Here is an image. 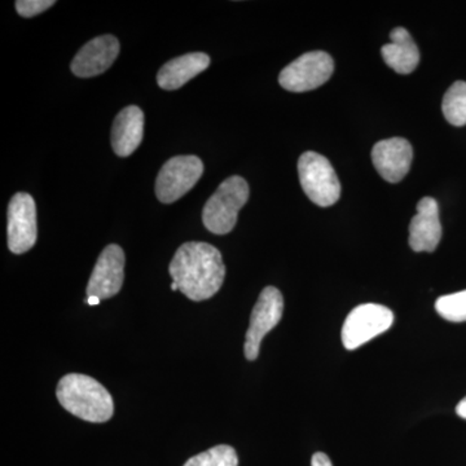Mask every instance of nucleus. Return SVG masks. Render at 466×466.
Here are the masks:
<instances>
[{"mask_svg": "<svg viewBox=\"0 0 466 466\" xmlns=\"http://www.w3.org/2000/svg\"><path fill=\"white\" fill-rule=\"evenodd\" d=\"M413 149L403 137L381 140L373 147L372 161L377 173L389 183H400L412 165Z\"/></svg>", "mask_w": 466, "mask_h": 466, "instance_id": "11", "label": "nucleus"}, {"mask_svg": "<svg viewBox=\"0 0 466 466\" xmlns=\"http://www.w3.org/2000/svg\"><path fill=\"white\" fill-rule=\"evenodd\" d=\"M435 309L441 318L452 323L466 321V290L441 297L435 302Z\"/></svg>", "mask_w": 466, "mask_h": 466, "instance_id": "19", "label": "nucleus"}, {"mask_svg": "<svg viewBox=\"0 0 466 466\" xmlns=\"http://www.w3.org/2000/svg\"><path fill=\"white\" fill-rule=\"evenodd\" d=\"M383 60L400 75H410L419 66L420 51L410 32L395 27L390 33V43L381 48Z\"/></svg>", "mask_w": 466, "mask_h": 466, "instance_id": "16", "label": "nucleus"}, {"mask_svg": "<svg viewBox=\"0 0 466 466\" xmlns=\"http://www.w3.org/2000/svg\"><path fill=\"white\" fill-rule=\"evenodd\" d=\"M441 238L440 207L431 198H424L417 204V214L410 223V247L416 253L437 249Z\"/></svg>", "mask_w": 466, "mask_h": 466, "instance_id": "13", "label": "nucleus"}, {"mask_svg": "<svg viewBox=\"0 0 466 466\" xmlns=\"http://www.w3.org/2000/svg\"><path fill=\"white\" fill-rule=\"evenodd\" d=\"M171 290H174V291L179 290V287H177V284L174 283V281H173V284H171Z\"/></svg>", "mask_w": 466, "mask_h": 466, "instance_id": "24", "label": "nucleus"}, {"mask_svg": "<svg viewBox=\"0 0 466 466\" xmlns=\"http://www.w3.org/2000/svg\"><path fill=\"white\" fill-rule=\"evenodd\" d=\"M456 413H458V415L461 417V419L466 420V397L464 398V400L460 401L458 407H456Z\"/></svg>", "mask_w": 466, "mask_h": 466, "instance_id": "22", "label": "nucleus"}, {"mask_svg": "<svg viewBox=\"0 0 466 466\" xmlns=\"http://www.w3.org/2000/svg\"><path fill=\"white\" fill-rule=\"evenodd\" d=\"M125 279V253L121 247L108 245L100 254L87 284V297L109 299L119 293Z\"/></svg>", "mask_w": 466, "mask_h": 466, "instance_id": "10", "label": "nucleus"}, {"mask_svg": "<svg viewBox=\"0 0 466 466\" xmlns=\"http://www.w3.org/2000/svg\"><path fill=\"white\" fill-rule=\"evenodd\" d=\"M299 175L303 192L318 207H332L341 198L339 177L324 156L303 153L299 161Z\"/></svg>", "mask_w": 466, "mask_h": 466, "instance_id": "4", "label": "nucleus"}, {"mask_svg": "<svg viewBox=\"0 0 466 466\" xmlns=\"http://www.w3.org/2000/svg\"><path fill=\"white\" fill-rule=\"evenodd\" d=\"M394 314L390 309L376 303H366L352 309L342 328V343L348 350H355L370 339L390 329Z\"/></svg>", "mask_w": 466, "mask_h": 466, "instance_id": "5", "label": "nucleus"}, {"mask_svg": "<svg viewBox=\"0 0 466 466\" xmlns=\"http://www.w3.org/2000/svg\"><path fill=\"white\" fill-rule=\"evenodd\" d=\"M8 248L14 254L26 253L38 238L36 208L29 193H16L8 205Z\"/></svg>", "mask_w": 466, "mask_h": 466, "instance_id": "9", "label": "nucleus"}, {"mask_svg": "<svg viewBox=\"0 0 466 466\" xmlns=\"http://www.w3.org/2000/svg\"><path fill=\"white\" fill-rule=\"evenodd\" d=\"M249 200V186L244 177H228L218 187L202 210V222L208 231L227 235L238 223V211Z\"/></svg>", "mask_w": 466, "mask_h": 466, "instance_id": "3", "label": "nucleus"}, {"mask_svg": "<svg viewBox=\"0 0 466 466\" xmlns=\"http://www.w3.org/2000/svg\"><path fill=\"white\" fill-rule=\"evenodd\" d=\"M184 466H238V458L231 446L219 444L193 456Z\"/></svg>", "mask_w": 466, "mask_h": 466, "instance_id": "18", "label": "nucleus"}, {"mask_svg": "<svg viewBox=\"0 0 466 466\" xmlns=\"http://www.w3.org/2000/svg\"><path fill=\"white\" fill-rule=\"evenodd\" d=\"M204 174V164L198 156H177L168 159L156 180V195L164 204H173L191 191Z\"/></svg>", "mask_w": 466, "mask_h": 466, "instance_id": "6", "label": "nucleus"}, {"mask_svg": "<svg viewBox=\"0 0 466 466\" xmlns=\"http://www.w3.org/2000/svg\"><path fill=\"white\" fill-rule=\"evenodd\" d=\"M333 70V58L327 52H308L281 70L279 82L287 91H312L329 81Z\"/></svg>", "mask_w": 466, "mask_h": 466, "instance_id": "7", "label": "nucleus"}, {"mask_svg": "<svg viewBox=\"0 0 466 466\" xmlns=\"http://www.w3.org/2000/svg\"><path fill=\"white\" fill-rule=\"evenodd\" d=\"M210 66V57L202 52H192L173 58L159 69L157 84L167 91L177 90Z\"/></svg>", "mask_w": 466, "mask_h": 466, "instance_id": "15", "label": "nucleus"}, {"mask_svg": "<svg viewBox=\"0 0 466 466\" xmlns=\"http://www.w3.org/2000/svg\"><path fill=\"white\" fill-rule=\"evenodd\" d=\"M311 466H333L330 459L323 452H317L311 459Z\"/></svg>", "mask_w": 466, "mask_h": 466, "instance_id": "21", "label": "nucleus"}, {"mask_svg": "<svg viewBox=\"0 0 466 466\" xmlns=\"http://www.w3.org/2000/svg\"><path fill=\"white\" fill-rule=\"evenodd\" d=\"M174 283L184 296L200 302L216 296L225 281L222 254L207 242H186L168 267Z\"/></svg>", "mask_w": 466, "mask_h": 466, "instance_id": "1", "label": "nucleus"}, {"mask_svg": "<svg viewBox=\"0 0 466 466\" xmlns=\"http://www.w3.org/2000/svg\"><path fill=\"white\" fill-rule=\"evenodd\" d=\"M118 54L119 42L116 36H97L85 45L73 58L72 72L79 78L103 75L113 66Z\"/></svg>", "mask_w": 466, "mask_h": 466, "instance_id": "12", "label": "nucleus"}, {"mask_svg": "<svg viewBox=\"0 0 466 466\" xmlns=\"http://www.w3.org/2000/svg\"><path fill=\"white\" fill-rule=\"evenodd\" d=\"M16 11L23 17H33L55 5L54 0H17Z\"/></svg>", "mask_w": 466, "mask_h": 466, "instance_id": "20", "label": "nucleus"}, {"mask_svg": "<svg viewBox=\"0 0 466 466\" xmlns=\"http://www.w3.org/2000/svg\"><path fill=\"white\" fill-rule=\"evenodd\" d=\"M57 400L67 412L85 421H109L115 412L112 395L92 377L70 373L64 376L57 385Z\"/></svg>", "mask_w": 466, "mask_h": 466, "instance_id": "2", "label": "nucleus"}, {"mask_svg": "<svg viewBox=\"0 0 466 466\" xmlns=\"http://www.w3.org/2000/svg\"><path fill=\"white\" fill-rule=\"evenodd\" d=\"M283 312L284 299L281 291L275 287L265 288L251 312L249 329L245 337L244 351L248 360L258 358L262 339L279 324Z\"/></svg>", "mask_w": 466, "mask_h": 466, "instance_id": "8", "label": "nucleus"}, {"mask_svg": "<svg viewBox=\"0 0 466 466\" xmlns=\"http://www.w3.org/2000/svg\"><path fill=\"white\" fill-rule=\"evenodd\" d=\"M144 113L137 106H130L116 115L112 127V147L119 157L133 155L142 144Z\"/></svg>", "mask_w": 466, "mask_h": 466, "instance_id": "14", "label": "nucleus"}, {"mask_svg": "<svg viewBox=\"0 0 466 466\" xmlns=\"http://www.w3.org/2000/svg\"><path fill=\"white\" fill-rule=\"evenodd\" d=\"M101 299H97V297L90 296L87 297V299H85V303H87V305L90 306H97L100 305Z\"/></svg>", "mask_w": 466, "mask_h": 466, "instance_id": "23", "label": "nucleus"}, {"mask_svg": "<svg viewBox=\"0 0 466 466\" xmlns=\"http://www.w3.org/2000/svg\"><path fill=\"white\" fill-rule=\"evenodd\" d=\"M441 110L451 125H466V82H455L446 92L441 103Z\"/></svg>", "mask_w": 466, "mask_h": 466, "instance_id": "17", "label": "nucleus"}]
</instances>
